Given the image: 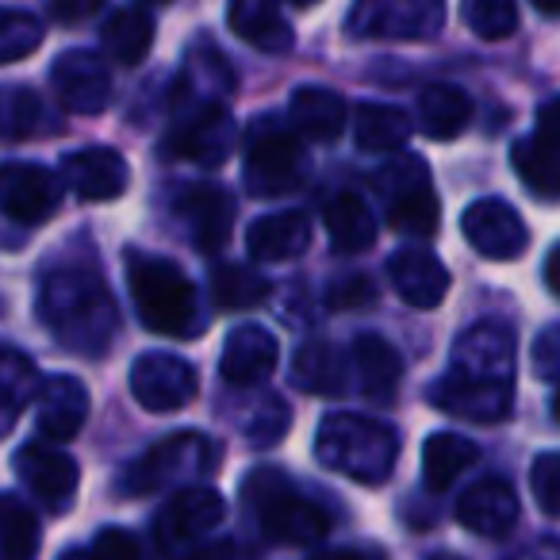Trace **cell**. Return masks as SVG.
<instances>
[{"label":"cell","mask_w":560,"mask_h":560,"mask_svg":"<svg viewBox=\"0 0 560 560\" xmlns=\"http://www.w3.org/2000/svg\"><path fill=\"white\" fill-rule=\"evenodd\" d=\"M39 323L78 358H104L119 335V304L93 265L62 261L39 277Z\"/></svg>","instance_id":"1"},{"label":"cell","mask_w":560,"mask_h":560,"mask_svg":"<svg viewBox=\"0 0 560 560\" xmlns=\"http://www.w3.org/2000/svg\"><path fill=\"white\" fill-rule=\"evenodd\" d=\"M127 292H131V304L139 312V319L154 335L196 338L203 330L200 292L185 277V269L173 265L170 257L131 249L127 254Z\"/></svg>","instance_id":"2"},{"label":"cell","mask_w":560,"mask_h":560,"mask_svg":"<svg viewBox=\"0 0 560 560\" xmlns=\"http://www.w3.org/2000/svg\"><path fill=\"white\" fill-rule=\"evenodd\" d=\"M315 457H319L323 468L350 476L358 483H384L396 472L399 434L381 419L338 411L319 422Z\"/></svg>","instance_id":"3"},{"label":"cell","mask_w":560,"mask_h":560,"mask_svg":"<svg viewBox=\"0 0 560 560\" xmlns=\"http://www.w3.org/2000/svg\"><path fill=\"white\" fill-rule=\"evenodd\" d=\"M249 511H254L257 526L265 537L280 545H315L327 537L330 514L323 511L315 499H307L304 491H296V483L277 468H257L249 472V480L242 483Z\"/></svg>","instance_id":"4"},{"label":"cell","mask_w":560,"mask_h":560,"mask_svg":"<svg viewBox=\"0 0 560 560\" xmlns=\"http://www.w3.org/2000/svg\"><path fill=\"white\" fill-rule=\"evenodd\" d=\"M219 457H223V450H219V442H211L208 434H196V430L170 434L150 445L142 457H135L131 465L119 472V491H124L127 499H139V495H154V491H162V488L200 480V476L215 472Z\"/></svg>","instance_id":"5"},{"label":"cell","mask_w":560,"mask_h":560,"mask_svg":"<svg viewBox=\"0 0 560 560\" xmlns=\"http://www.w3.org/2000/svg\"><path fill=\"white\" fill-rule=\"evenodd\" d=\"M373 185L388 208V226L407 238H434L442 223V203L430 185V170L422 158L396 154L373 173Z\"/></svg>","instance_id":"6"},{"label":"cell","mask_w":560,"mask_h":560,"mask_svg":"<svg viewBox=\"0 0 560 560\" xmlns=\"http://www.w3.org/2000/svg\"><path fill=\"white\" fill-rule=\"evenodd\" d=\"M307 158L300 147L296 131L284 124H272L269 116L254 119L246 131V188L261 200L292 188L304 180Z\"/></svg>","instance_id":"7"},{"label":"cell","mask_w":560,"mask_h":560,"mask_svg":"<svg viewBox=\"0 0 560 560\" xmlns=\"http://www.w3.org/2000/svg\"><path fill=\"white\" fill-rule=\"evenodd\" d=\"M445 27V0H353L346 16L350 39L422 43Z\"/></svg>","instance_id":"8"},{"label":"cell","mask_w":560,"mask_h":560,"mask_svg":"<svg viewBox=\"0 0 560 560\" xmlns=\"http://www.w3.org/2000/svg\"><path fill=\"white\" fill-rule=\"evenodd\" d=\"M234 147H238V127L219 101H196L173 119L170 135L162 139L165 158H180L200 170H219Z\"/></svg>","instance_id":"9"},{"label":"cell","mask_w":560,"mask_h":560,"mask_svg":"<svg viewBox=\"0 0 560 560\" xmlns=\"http://www.w3.org/2000/svg\"><path fill=\"white\" fill-rule=\"evenodd\" d=\"M62 177L35 162H4L0 165V211L12 223H47L62 208Z\"/></svg>","instance_id":"10"},{"label":"cell","mask_w":560,"mask_h":560,"mask_svg":"<svg viewBox=\"0 0 560 560\" xmlns=\"http://www.w3.org/2000/svg\"><path fill=\"white\" fill-rule=\"evenodd\" d=\"M450 373L476 384H511L514 388V335L503 323H476L453 342Z\"/></svg>","instance_id":"11"},{"label":"cell","mask_w":560,"mask_h":560,"mask_svg":"<svg viewBox=\"0 0 560 560\" xmlns=\"http://www.w3.org/2000/svg\"><path fill=\"white\" fill-rule=\"evenodd\" d=\"M200 392V376L177 353H142L131 365V396L154 415L188 407Z\"/></svg>","instance_id":"12"},{"label":"cell","mask_w":560,"mask_h":560,"mask_svg":"<svg viewBox=\"0 0 560 560\" xmlns=\"http://www.w3.org/2000/svg\"><path fill=\"white\" fill-rule=\"evenodd\" d=\"M460 231H465L468 246L488 261H514L526 254L529 231L522 215L506 200H476L460 215Z\"/></svg>","instance_id":"13"},{"label":"cell","mask_w":560,"mask_h":560,"mask_svg":"<svg viewBox=\"0 0 560 560\" xmlns=\"http://www.w3.org/2000/svg\"><path fill=\"white\" fill-rule=\"evenodd\" d=\"M12 468H16L20 483H24L43 506H50V511H66V506L73 503V495H78V483H81L78 460L58 450V445H47V442L24 445V450H16V457H12Z\"/></svg>","instance_id":"14"},{"label":"cell","mask_w":560,"mask_h":560,"mask_svg":"<svg viewBox=\"0 0 560 560\" xmlns=\"http://www.w3.org/2000/svg\"><path fill=\"white\" fill-rule=\"evenodd\" d=\"M58 104L73 116H101L112 104V73L89 50H66L50 70Z\"/></svg>","instance_id":"15"},{"label":"cell","mask_w":560,"mask_h":560,"mask_svg":"<svg viewBox=\"0 0 560 560\" xmlns=\"http://www.w3.org/2000/svg\"><path fill=\"white\" fill-rule=\"evenodd\" d=\"M180 226L188 231L200 254H215L234 231V200L219 185H188L173 203Z\"/></svg>","instance_id":"16"},{"label":"cell","mask_w":560,"mask_h":560,"mask_svg":"<svg viewBox=\"0 0 560 560\" xmlns=\"http://www.w3.org/2000/svg\"><path fill=\"white\" fill-rule=\"evenodd\" d=\"M127 180H131V165L119 150L108 147H85L73 150L62 162V185L70 188L78 200L104 203L116 200L127 192Z\"/></svg>","instance_id":"17"},{"label":"cell","mask_w":560,"mask_h":560,"mask_svg":"<svg viewBox=\"0 0 560 560\" xmlns=\"http://www.w3.org/2000/svg\"><path fill=\"white\" fill-rule=\"evenodd\" d=\"M226 503L215 488H180L170 503L158 511L154 534L162 549H177V545L192 541L200 534H211V529L223 522Z\"/></svg>","instance_id":"18"},{"label":"cell","mask_w":560,"mask_h":560,"mask_svg":"<svg viewBox=\"0 0 560 560\" xmlns=\"http://www.w3.org/2000/svg\"><path fill=\"white\" fill-rule=\"evenodd\" d=\"M430 404L438 411L453 415V419H468V422H503L511 415L514 404V388L506 384H476V381H460V376L445 373L430 384Z\"/></svg>","instance_id":"19"},{"label":"cell","mask_w":560,"mask_h":560,"mask_svg":"<svg viewBox=\"0 0 560 560\" xmlns=\"http://www.w3.org/2000/svg\"><path fill=\"white\" fill-rule=\"evenodd\" d=\"M277 361H280L277 335H269V330L257 327V323H246V327H234L231 335H226L219 373H223V381L234 384V388H254V384L269 381Z\"/></svg>","instance_id":"20"},{"label":"cell","mask_w":560,"mask_h":560,"mask_svg":"<svg viewBox=\"0 0 560 560\" xmlns=\"http://www.w3.org/2000/svg\"><path fill=\"white\" fill-rule=\"evenodd\" d=\"M89 419V388L70 373L47 376L35 396V422H39V434L50 442H70L81 434Z\"/></svg>","instance_id":"21"},{"label":"cell","mask_w":560,"mask_h":560,"mask_svg":"<svg viewBox=\"0 0 560 560\" xmlns=\"http://www.w3.org/2000/svg\"><path fill=\"white\" fill-rule=\"evenodd\" d=\"M388 277H392V289L399 292V300L419 307V312L438 307L445 300V292H450V269L422 246L399 249L388 261Z\"/></svg>","instance_id":"22"},{"label":"cell","mask_w":560,"mask_h":560,"mask_svg":"<svg viewBox=\"0 0 560 560\" xmlns=\"http://www.w3.org/2000/svg\"><path fill=\"white\" fill-rule=\"evenodd\" d=\"M457 522L480 537H503L518 522V495L506 480L488 476L457 499Z\"/></svg>","instance_id":"23"},{"label":"cell","mask_w":560,"mask_h":560,"mask_svg":"<svg viewBox=\"0 0 560 560\" xmlns=\"http://www.w3.org/2000/svg\"><path fill=\"white\" fill-rule=\"evenodd\" d=\"M226 24L246 47L261 55H284L296 43L292 24L280 12V0H226Z\"/></svg>","instance_id":"24"},{"label":"cell","mask_w":560,"mask_h":560,"mask_svg":"<svg viewBox=\"0 0 560 560\" xmlns=\"http://www.w3.org/2000/svg\"><path fill=\"white\" fill-rule=\"evenodd\" d=\"M312 242V219L304 211H272L249 223L246 249L254 261H292Z\"/></svg>","instance_id":"25"},{"label":"cell","mask_w":560,"mask_h":560,"mask_svg":"<svg viewBox=\"0 0 560 560\" xmlns=\"http://www.w3.org/2000/svg\"><path fill=\"white\" fill-rule=\"evenodd\" d=\"M350 361L353 373H358V384L369 399L376 404H388L396 396L399 381H404V358L399 350L381 335H361L358 342L350 346Z\"/></svg>","instance_id":"26"},{"label":"cell","mask_w":560,"mask_h":560,"mask_svg":"<svg viewBox=\"0 0 560 560\" xmlns=\"http://www.w3.org/2000/svg\"><path fill=\"white\" fill-rule=\"evenodd\" d=\"M353 361L330 342H304L292 358V384L307 396H346Z\"/></svg>","instance_id":"27"},{"label":"cell","mask_w":560,"mask_h":560,"mask_svg":"<svg viewBox=\"0 0 560 560\" xmlns=\"http://www.w3.org/2000/svg\"><path fill=\"white\" fill-rule=\"evenodd\" d=\"M511 165L529 196L545 203L560 200V142L549 135H526L511 147Z\"/></svg>","instance_id":"28"},{"label":"cell","mask_w":560,"mask_h":560,"mask_svg":"<svg viewBox=\"0 0 560 560\" xmlns=\"http://www.w3.org/2000/svg\"><path fill=\"white\" fill-rule=\"evenodd\" d=\"M292 131L312 142H335L346 127V101L335 89L323 85H300L289 101Z\"/></svg>","instance_id":"29"},{"label":"cell","mask_w":560,"mask_h":560,"mask_svg":"<svg viewBox=\"0 0 560 560\" xmlns=\"http://www.w3.org/2000/svg\"><path fill=\"white\" fill-rule=\"evenodd\" d=\"M39 388L43 381L35 361L27 353L12 350V346H0V438L16 427L27 404L39 396Z\"/></svg>","instance_id":"30"},{"label":"cell","mask_w":560,"mask_h":560,"mask_svg":"<svg viewBox=\"0 0 560 560\" xmlns=\"http://www.w3.org/2000/svg\"><path fill=\"white\" fill-rule=\"evenodd\" d=\"M472 124V101L453 85H430L419 96V131L434 142H453Z\"/></svg>","instance_id":"31"},{"label":"cell","mask_w":560,"mask_h":560,"mask_svg":"<svg viewBox=\"0 0 560 560\" xmlns=\"http://www.w3.org/2000/svg\"><path fill=\"white\" fill-rule=\"evenodd\" d=\"M476 460H480L476 442H468V438H460V434H450V430L430 434L427 445H422V480H427L430 491H445V488H453L457 476H465Z\"/></svg>","instance_id":"32"},{"label":"cell","mask_w":560,"mask_h":560,"mask_svg":"<svg viewBox=\"0 0 560 560\" xmlns=\"http://www.w3.org/2000/svg\"><path fill=\"white\" fill-rule=\"evenodd\" d=\"M327 234L338 254H365L376 242V219L369 203L353 192H342L327 203Z\"/></svg>","instance_id":"33"},{"label":"cell","mask_w":560,"mask_h":560,"mask_svg":"<svg viewBox=\"0 0 560 560\" xmlns=\"http://www.w3.org/2000/svg\"><path fill=\"white\" fill-rule=\"evenodd\" d=\"M101 47L112 62L119 66H139L142 58L154 47V20L142 9H124L104 24L101 32Z\"/></svg>","instance_id":"34"},{"label":"cell","mask_w":560,"mask_h":560,"mask_svg":"<svg viewBox=\"0 0 560 560\" xmlns=\"http://www.w3.org/2000/svg\"><path fill=\"white\" fill-rule=\"evenodd\" d=\"M353 135H358L361 150L373 154H392L411 139V119L407 112L392 108V104H361L353 112Z\"/></svg>","instance_id":"35"},{"label":"cell","mask_w":560,"mask_h":560,"mask_svg":"<svg viewBox=\"0 0 560 560\" xmlns=\"http://www.w3.org/2000/svg\"><path fill=\"white\" fill-rule=\"evenodd\" d=\"M272 292V284L254 272L249 265H215L211 269V300H215L223 312H249V307H261L265 296Z\"/></svg>","instance_id":"36"},{"label":"cell","mask_w":560,"mask_h":560,"mask_svg":"<svg viewBox=\"0 0 560 560\" xmlns=\"http://www.w3.org/2000/svg\"><path fill=\"white\" fill-rule=\"evenodd\" d=\"M39 557V518L16 495H0V560Z\"/></svg>","instance_id":"37"},{"label":"cell","mask_w":560,"mask_h":560,"mask_svg":"<svg viewBox=\"0 0 560 560\" xmlns=\"http://www.w3.org/2000/svg\"><path fill=\"white\" fill-rule=\"evenodd\" d=\"M185 81L196 93V101H215V96L231 93L234 73H231V66H226L223 50L200 43V47H192V55H188V78Z\"/></svg>","instance_id":"38"},{"label":"cell","mask_w":560,"mask_h":560,"mask_svg":"<svg viewBox=\"0 0 560 560\" xmlns=\"http://www.w3.org/2000/svg\"><path fill=\"white\" fill-rule=\"evenodd\" d=\"M43 47V24L20 9H0V66L35 55Z\"/></svg>","instance_id":"39"},{"label":"cell","mask_w":560,"mask_h":560,"mask_svg":"<svg viewBox=\"0 0 560 560\" xmlns=\"http://www.w3.org/2000/svg\"><path fill=\"white\" fill-rule=\"evenodd\" d=\"M289 427H292L289 404L280 396H261L254 404V411L246 415V422H242V434H246L249 445L265 450V445H277L280 438L289 434Z\"/></svg>","instance_id":"40"},{"label":"cell","mask_w":560,"mask_h":560,"mask_svg":"<svg viewBox=\"0 0 560 560\" xmlns=\"http://www.w3.org/2000/svg\"><path fill=\"white\" fill-rule=\"evenodd\" d=\"M465 24L488 43L506 39L518 27V0H465Z\"/></svg>","instance_id":"41"},{"label":"cell","mask_w":560,"mask_h":560,"mask_svg":"<svg viewBox=\"0 0 560 560\" xmlns=\"http://www.w3.org/2000/svg\"><path fill=\"white\" fill-rule=\"evenodd\" d=\"M529 488L545 514L560 518V453H541L529 465Z\"/></svg>","instance_id":"42"},{"label":"cell","mask_w":560,"mask_h":560,"mask_svg":"<svg viewBox=\"0 0 560 560\" xmlns=\"http://www.w3.org/2000/svg\"><path fill=\"white\" fill-rule=\"evenodd\" d=\"M93 560H142V549L127 529H101L93 541Z\"/></svg>","instance_id":"43"},{"label":"cell","mask_w":560,"mask_h":560,"mask_svg":"<svg viewBox=\"0 0 560 560\" xmlns=\"http://www.w3.org/2000/svg\"><path fill=\"white\" fill-rule=\"evenodd\" d=\"M373 300H376V289H373V280H365V277H346L342 284L330 289V307H338V312L369 307Z\"/></svg>","instance_id":"44"},{"label":"cell","mask_w":560,"mask_h":560,"mask_svg":"<svg viewBox=\"0 0 560 560\" xmlns=\"http://www.w3.org/2000/svg\"><path fill=\"white\" fill-rule=\"evenodd\" d=\"M104 0H50V12H55L58 24H81V20L96 16Z\"/></svg>","instance_id":"45"},{"label":"cell","mask_w":560,"mask_h":560,"mask_svg":"<svg viewBox=\"0 0 560 560\" xmlns=\"http://www.w3.org/2000/svg\"><path fill=\"white\" fill-rule=\"evenodd\" d=\"M39 116V104H35V96L27 93V89H16L12 93V135H24V131H32V119Z\"/></svg>","instance_id":"46"},{"label":"cell","mask_w":560,"mask_h":560,"mask_svg":"<svg viewBox=\"0 0 560 560\" xmlns=\"http://www.w3.org/2000/svg\"><path fill=\"white\" fill-rule=\"evenodd\" d=\"M514 560H560V537H541V541L526 545Z\"/></svg>","instance_id":"47"},{"label":"cell","mask_w":560,"mask_h":560,"mask_svg":"<svg viewBox=\"0 0 560 560\" xmlns=\"http://www.w3.org/2000/svg\"><path fill=\"white\" fill-rule=\"evenodd\" d=\"M537 124H541V135H549V139L560 142V96H552V101L541 104V112H537Z\"/></svg>","instance_id":"48"},{"label":"cell","mask_w":560,"mask_h":560,"mask_svg":"<svg viewBox=\"0 0 560 560\" xmlns=\"http://www.w3.org/2000/svg\"><path fill=\"white\" fill-rule=\"evenodd\" d=\"M545 289H549L552 296H560V242L549 249V257H545Z\"/></svg>","instance_id":"49"},{"label":"cell","mask_w":560,"mask_h":560,"mask_svg":"<svg viewBox=\"0 0 560 560\" xmlns=\"http://www.w3.org/2000/svg\"><path fill=\"white\" fill-rule=\"evenodd\" d=\"M188 560H238V557H234L231 541H215V545H203V549H196Z\"/></svg>","instance_id":"50"},{"label":"cell","mask_w":560,"mask_h":560,"mask_svg":"<svg viewBox=\"0 0 560 560\" xmlns=\"http://www.w3.org/2000/svg\"><path fill=\"white\" fill-rule=\"evenodd\" d=\"M315 560H365L361 552H353V549H335V552H319Z\"/></svg>","instance_id":"51"},{"label":"cell","mask_w":560,"mask_h":560,"mask_svg":"<svg viewBox=\"0 0 560 560\" xmlns=\"http://www.w3.org/2000/svg\"><path fill=\"white\" fill-rule=\"evenodd\" d=\"M534 9L545 16H560V0H534Z\"/></svg>","instance_id":"52"},{"label":"cell","mask_w":560,"mask_h":560,"mask_svg":"<svg viewBox=\"0 0 560 560\" xmlns=\"http://www.w3.org/2000/svg\"><path fill=\"white\" fill-rule=\"evenodd\" d=\"M58 560H93V552H89V549H66Z\"/></svg>","instance_id":"53"},{"label":"cell","mask_w":560,"mask_h":560,"mask_svg":"<svg viewBox=\"0 0 560 560\" xmlns=\"http://www.w3.org/2000/svg\"><path fill=\"white\" fill-rule=\"evenodd\" d=\"M284 4H292V9H312V4H319V0H284Z\"/></svg>","instance_id":"54"},{"label":"cell","mask_w":560,"mask_h":560,"mask_svg":"<svg viewBox=\"0 0 560 560\" xmlns=\"http://www.w3.org/2000/svg\"><path fill=\"white\" fill-rule=\"evenodd\" d=\"M552 419L560 422V388H557V396H552Z\"/></svg>","instance_id":"55"},{"label":"cell","mask_w":560,"mask_h":560,"mask_svg":"<svg viewBox=\"0 0 560 560\" xmlns=\"http://www.w3.org/2000/svg\"><path fill=\"white\" fill-rule=\"evenodd\" d=\"M430 560H460V557H453V552H438V557H430Z\"/></svg>","instance_id":"56"},{"label":"cell","mask_w":560,"mask_h":560,"mask_svg":"<svg viewBox=\"0 0 560 560\" xmlns=\"http://www.w3.org/2000/svg\"><path fill=\"white\" fill-rule=\"evenodd\" d=\"M142 4H170V0H142Z\"/></svg>","instance_id":"57"}]
</instances>
